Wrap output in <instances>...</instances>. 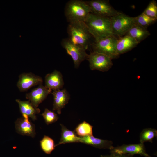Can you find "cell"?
I'll list each match as a JSON object with an SVG mask.
<instances>
[{
    "label": "cell",
    "instance_id": "cell-1",
    "mask_svg": "<svg viewBox=\"0 0 157 157\" xmlns=\"http://www.w3.org/2000/svg\"><path fill=\"white\" fill-rule=\"evenodd\" d=\"M84 22L94 41L114 35L110 17L90 13Z\"/></svg>",
    "mask_w": 157,
    "mask_h": 157
},
{
    "label": "cell",
    "instance_id": "cell-2",
    "mask_svg": "<svg viewBox=\"0 0 157 157\" xmlns=\"http://www.w3.org/2000/svg\"><path fill=\"white\" fill-rule=\"evenodd\" d=\"M67 32L68 38L73 43L86 50L88 49L92 36L84 22L69 23Z\"/></svg>",
    "mask_w": 157,
    "mask_h": 157
},
{
    "label": "cell",
    "instance_id": "cell-3",
    "mask_svg": "<svg viewBox=\"0 0 157 157\" xmlns=\"http://www.w3.org/2000/svg\"><path fill=\"white\" fill-rule=\"evenodd\" d=\"M65 14L69 23L83 22L90 13L89 6L85 1L81 0H71L66 4Z\"/></svg>",
    "mask_w": 157,
    "mask_h": 157
},
{
    "label": "cell",
    "instance_id": "cell-4",
    "mask_svg": "<svg viewBox=\"0 0 157 157\" xmlns=\"http://www.w3.org/2000/svg\"><path fill=\"white\" fill-rule=\"evenodd\" d=\"M110 18L113 34L118 38L125 35L136 24L135 17H130L121 12Z\"/></svg>",
    "mask_w": 157,
    "mask_h": 157
},
{
    "label": "cell",
    "instance_id": "cell-5",
    "mask_svg": "<svg viewBox=\"0 0 157 157\" xmlns=\"http://www.w3.org/2000/svg\"><path fill=\"white\" fill-rule=\"evenodd\" d=\"M118 39L113 35L94 41L92 44L93 51L106 55L112 60L117 58L119 56L117 50Z\"/></svg>",
    "mask_w": 157,
    "mask_h": 157
},
{
    "label": "cell",
    "instance_id": "cell-6",
    "mask_svg": "<svg viewBox=\"0 0 157 157\" xmlns=\"http://www.w3.org/2000/svg\"><path fill=\"white\" fill-rule=\"evenodd\" d=\"M89 6L90 13L103 17H111L120 12L116 10L107 0H92L85 1Z\"/></svg>",
    "mask_w": 157,
    "mask_h": 157
},
{
    "label": "cell",
    "instance_id": "cell-7",
    "mask_svg": "<svg viewBox=\"0 0 157 157\" xmlns=\"http://www.w3.org/2000/svg\"><path fill=\"white\" fill-rule=\"evenodd\" d=\"M86 59L89 63L91 70L101 72L108 71L112 67V59L105 54L92 51L88 54Z\"/></svg>",
    "mask_w": 157,
    "mask_h": 157
},
{
    "label": "cell",
    "instance_id": "cell-8",
    "mask_svg": "<svg viewBox=\"0 0 157 157\" xmlns=\"http://www.w3.org/2000/svg\"><path fill=\"white\" fill-rule=\"evenodd\" d=\"M61 44L67 53L72 57L75 68H78L81 63L86 59L88 54L86 50L74 44L68 38L63 39Z\"/></svg>",
    "mask_w": 157,
    "mask_h": 157
},
{
    "label": "cell",
    "instance_id": "cell-9",
    "mask_svg": "<svg viewBox=\"0 0 157 157\" xmlns=\"http://www.w3.org/2000/svg\"><path fill=\"white\" fill-rule=\"evenodd\" d=\"M43 79L41 77L32 73H23L19 76L17 85L21 92L27 91L31 87L42 84Z\"/></svg>",
    "mask_w": 157,
    "mask_h": 157
},
{
    "label": "cell",
    "instance_id": "cell-10",
    "mask_svg": "<svg viewBox=\"0 0 157 157\" xmlns=\"http://www.w3.org/2000/svg\"><path fill=\"white\" fill-rule=\"evenodd\" d=\"M110 153L118 154H127L132 155L139 154L146 157L149 155L147 153L144 143L136 144H124L120 146L114 147L110 150Z\"/></svg>",
    "mask_w": 157,
    "mask_h": 157
},
{
    "label": "cell",
    "instance_id": "cell-11",
    "mask_svg": "<svg viewBox=\"0 0 157 157\" xmlns=\"http://www.w3.org/2000/svg\"><path fill=\"white\" fill-rule=\"evenodd\" d=\"M51 91L41 84L33 89L30 92L26 94V98L35 107L37 108L39 104L51 92Z\"/></svg>",
    "mask_w": 157,
    "mask_h": 157
},
{
    "label": "cell",
    "instance_id": "cell-12",
    "mask_svg": "<svg viewBox=\"0 0 157 157\" xmlns=\"http://www.w3.org/2000/svg\"><path fill=\"white\" fill-rule=\"evenodd\" d=\"M15 127L17 132L23 135L35 137V126L29 120V118L22 117L17 119L15 122Z\"/></svg>",
    "mask_w": 157,
    "mask_h": 157
},
{
    "label": "cell",
    "instance_id": "cell-13",
    "mask_svg": "<svg viewBox=\"0 0 157 157\" xmlns=\"http://www.w3.org/2000/svg\"><path fill=\"white\" fill-rule=\"evenodd\" d=\"M52 94L53 97V110H57L58 113L60 114L61 109L68 102L69 95L65 89L53 90Z\"/></svg>",
    "mask_w": 157,
    "mask_h": 157
},
{
    "label": "cell",
    "instance_id": "cell-14",
    "mask_svg": "<svg viewBox=\"0 0 157 157\" xmlns=\"http://www.w3.org/2000/svg\"><path fill=\"white\" fill-rule=\"evenodd\" d=\"M45 86L51 90L61 89L64 85L61 73L56 70L46 75L45 78Z\"/></svg>",
    "mask_w": 157,
    "mask_h": 157
},
{
    "label": "cell",
    "instance_id": "cell-15",
    "mask_svg": "<svg viewBox=\"0 0 157 157\" xmlns=\"http://www.w3.org/2000/svg\"><path fill=\"white\" fill-rule=\"evenodd\" d=\"M79 142L99 149H108L110 150L113 147L112 141L97 138L93 135L79 137Z\"/></svg>",
    "mask_w": 157,
    "mask_h": 157
},
{
    "label": "cell",
    "instance_id": "cell-16",
    "mask_svg": "<svg viewBox=\"0 0 157 157\" xmlns=\"http://www.w3.org/2000/svg\"><path fill=\"white\" fill-rule=\"evenodd\" d=\"M139 43L130 36L125 35L118 38L117 50L120 55L130 51L135 47Z\"/></svg>",
    "mask_w": 157,
    "mask_h": 157
},
{
    "label": "cell",
    "instance_id": "cell-17",
    "mask_svg": "<svg viewBox=\"0 0 157 157\" xmlns=\"http://www.w3.org/2000/svg\"><path fill=\"white\" fill-rule=\"evenodd\" d=\"M16 102L18 104L20 112L23 117L31 118L35 121L37 119L36 115L39 113L40 110L39 109L35 107L29 101H22L17 99Z\"/></svg>",
    "mask_w": 157,
    "mask_h": 157
},
{
    "label": "cell",
    "instance_id": "cell-18",
    "mask_svg": "<svg viewBox=\"0 0 157 157\" xmlns=\"http://www.w3.org/2000/svg\"><path fill=\"white\" fill-rule=\"evenodd\" d=\"M126 35L133 38L139 43L149 36L150 33L147 28L136 24L129 30Z\"/></svg>",
    "mask_w": 157,
    "mask_h": 157
},
{
    "label": "cell",
    "instance_id": "cell-19",
    "mask_svg": "<svg viewBox=\"0 0 157 157\" xmlns=\"http://www.w3.org/2000/svg\"><path fill=\"white\" fill-rule=\"evenodd\" d=\"M60 125L61 128V137L60 141L55 147L67 143L79 142V137L74 131L68 129L63 124H60Z\"/></svg>",
    "mask_w": 157,
    "mask_h": 157
},
{
    "label": "cell",
    "instance_id": "cell-20",
    "mask_svg": "<svg viewBox=\"0 0 157 157\" xmlns=\"http://www.w3.org/2000/svg\"><path fill=\"white\" fill-rule=\"evenodd\" d=\"M93 126L85 121L79 124L75 128L74 131L79 137L93 135Z\"/></svg>",
    "mask_w": 157,
    "mask_h": 157
},
{
    "label": "cell",
    "instance_id": "cell-21",
    "mask_svg": "<svg viewBox=\"0 0 157 157\" xmlns=\"http://www.w3.org/2000/svg\"><path fill=\"white\" fill-rule=\"evenodd\" d=\"M157 136V130L151 128L144 129L141 132L140 135V143H144L146 142L151 143L153 140Z\"/></svg>",
    "mask_w": 157,
    "mask_h": 157
},
{
    "label": "cell",
    "instance_id": "cell-22",
    "mask_svg": "<svg viewBox=\"0 0 157 157\" xmlns=\"http://www.w3.org/2000/svg\"><path fill=\"white\" fill-rule=\"evenodd\" d=\"M40 143L42 149L46 154H50L55 149L54 141L48 136L44 135L40 141Z\"/></svg>",
    "mask_w": 157,
    "mask_h": 157
},
{
    "label": "cell",
    "instance_id": "cell-23",
    "mask_svg": "<svg viewBox=\"0 0 157 157\" xmlns=\"http://www.w3.org/2000/svg\"><path fill=\"white\" fill-rule=\"evenodd\" d=\"M135 17L137 24L147 28L148 26L155 23L157 19L148 16L143 12Z\"/></svg>",
    "mask_w": 157,
    "mask_h": 157
},
{
    "label": "cell",
    "instance_id": "cell-24",
    "mask_svg": "<svg viewBox=\"0 0 157 157\" xmlns=\"http://www.w3.org/2000/svg\"><path fill=\"white\" fill-rule=\"evenodd\" d=\"M143 12L148 16L157 19V4L156 1H151Z\"/></svg>",
    "mask_w": 157,
    "mask_h": 157
},
{
    "label": "cell",
    "instance_id": "cell-25",
    "mask_svg": "<svg viewBox=\"0 0 157 157\" xmlns=\"http://www.w3.org/2000/svg\"><path fill=\"white\" fill-rule=\"evenodd\" d=\"M41 115L43 117L47 125L55 122L58 119L56 114L47 108L45 109Z\"/></svg>",
    "mask_w": 157,
    "mask_h": 157
},
{
    "label": "cell",
    "instance_id": "cell-26",
    "mask_svg": "<svg viewBox=\"0 0 157 157\" xmlns=\"http://www.w3.org/2000/svg\"><path fill=\"white\" fill-rule=\"evenodd\" d=\"M110 155H101L100 157H133V155L127 154H118L110 153Z\"/></svg>",
    "mask_w": 157,
    "mask_h": 157
},
{
    "label": "cell",
    "instance_id": "cell-27",
    "mask_svg": "<svg viewBox=\"0 0 157 157\" xmlns=\"http://www.w3.org/2000/svg\"><path fill=\"white\" fill-rule=\"evenodd\" d=\"M145 157H151V156H150L149 155L147 156H146Z\"/></svg>",
    "mask_w": 157,
    "mask_h": 157
}]
</instances>
